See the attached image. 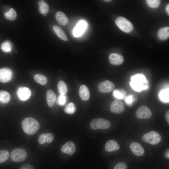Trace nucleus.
Returning a JSON list of instances; mask_svg holds the SVG:
<instances>
[{
  "mask_svg": "<svg viewBox=\"0 0 169 169\" xmlns=\"http://www.w3.org/2000/svg\"><path fill=\"white\" fill-rule=\"evenodd\" d=\"M56 98L54 92L52 90H48L46 93V100L48 106L50 107H53Z\"/></svg>",
  "mask_w": 169,
  "mask_h": 169,
  "instance_id": "nucleus-19",
  "label": "nucleus"
},
{
  "mask_svg": "<svg viewBox=\"0 0 169 169\" xmlns=\"http://www.w3.org/2000/svg\"><path fill=\"white\" fill-rule=\"evenodd\" d=\"M79 94L80 98L84 101H87L90 98L89 90L87 87L85 85L83 84L80 86Z\"/></svg>",
  "mask_w": 169,
  "mask_h": 169,
  "instance_id": "nucleus-17",
  "label": "nucleus"
},
{
  "mask_svg": "<svg viewBox=\"0 0 169 169\" xmlns=\"http://www.w3.org/2000/svg\"><path fill=\"white\" fill-rule=\"evenodd\" d=\"M53 29L54 32L60 38L65 41L68 40L66 35L61 28L57 25H54Z\"/></svg>",
  "mask_w": 169,
  "mask_h": 169,
  "instance_id": "nucleus-22",
  "label": "nucleus"
},
{
  "mask_svg": "<svg viewBox=\"0 0 169 169\" xmlns=\"http://www.w3.org/2000/svg\"><path fill=\"white\" fill-rule=\"evenodd\" d=\"M39 11L42 14L46 15L49 11V7L47 3L44 0H39L38 2Z\"/></svg>",
  "mask_w": 169,
  "mask_h": 169,
  "instance_id": "nucleus-21",
  "label": "nucleus"
},
{
  "mask_svg": "<svg viewBox=\"0 0 169 169\" xmlns=\"http://www.w3.org/2000/svg\"><path fill=\"white\" fill-rule=\"evenodd\" d=\"M55 18L58 23L62 26L66 25L69 22V20L67 16L61 11H58L56 13Z\"/></svg>",
  "mask_w": 169,
  "mask_h": 169,
  "instance_id": "nucleus-18",
  "label": "nucleus"
},
{
  "mask_svg": "<svg viewBox=\"0 0 169 169\" xmlns=\"http://www.w3.org/2000/svg\"><path fill=\"white\" fill-rule=\"evenodd\" d=\"M22 126L24 132L29 135H33L36 133L39 128L38 121L31 117L24 119L22 122Z\"/></svg>",
  "mask_w": 169,
  "mask_h": 169,
  "instance_id": "nucleus-2",
  "label": "nucleus"
},
{
  "mask_svg": "<svg viewBox=\"0 0 169 169\" xmlns=\"http://www.w3.org/2000/svg\"><path fill=\"white\" fill-rule=\"evenodd\" d=\"M166 11L168 14H169V4H168L166 7Z\"/></svg>",
  "mask_w": 169,
  "mask_h": 169,
  "instance_id": "nucleus-40",
  "label": "nucleus"
},
{
  "mask_svg": "<svg viewBox=\"0 0 169 169\" xmlns=\"http://www.w3.org/2000/svg\"><path fill=\"white\" fill-rule=\"evenodd\" d=\"M62 151L69 155L74 154L76 151V146L73 142L69 141L66 142L63 145L61 149Z\"/></svg>",
  "mask_w": 169,
  "mask_h": 169,
  "instance_id": "nucleus-13",
  "label": "nucleus"
},
{
  "mask_svg": "<svg viewBox=\"0 0 169 169\" xmlns=\"http://www.w3.org/2000/svg\"><path fill=\"white\" fill-rule=\"evenodd\" d=\"M109 59L111 64L116 65L121 64L124 60L122 55L116 53L110 54L109 55Z\"/></svg>",
  "mask_w": 169,
  "mask_h": 169,
  "instance_id": "nucleus-15",
  "label": "nucleus"
},
{
  "mask_svg": "<svg viewBox=\"0 0 169 169\" xmlns=\"http://www.w3.org/2000/svg\"><path fill=\"white\" fill-rule=\"evenodd\" d=\"M1 49L5 52H9L12 50V45L9 41H5L3 42L1 45Z\"/></svg>",
  "mask_w": 169,
  "mask_h": 169,
  "instance_id": "nucleus-28",
  "label": "nucleus"
},
{
  "mask_svg": "<svg viewBox=\"0 0 169 169\" xmlns=\"http://www.w3.org/2000/svg\"><path fill=\"white\" fill-rule=\"evenodd\" d=\"M141 139L144 142L155 145L159 143L161 141V136L157 132L152 131L144 134Z\"/></svg>",
  "mask_w": 169,
  "mask_h": 169,
  "instance_id": "nucleus-3",
  "label": "nucleus"
},
{
  "mask_svg": "<svg viewBox=\"0 0 169 169\" xmlns=\"http://www.w3.org/2000/svg\"><path fill=\"white\" fill-rule=\"evenodd\" d=\"M10 99V95L7 91L2 90L0 91V102L2 103H8Z\"/></svg>",
  "mask_w": 169,
  "mask_h": 169,
  "instance_id": "nucleus-24",
  "label": "nucleus"
},
{
  "mask_svg": "<svg viewBox=\"0 0 169 169\" xmlns=\"http://www.w3.org/2000/svg\"><path fill=\"white\" fill-rule=\"evenodd\" d=\"M115 23L117 27L125 33L130 32L133 29V27L132 24L127 19L123 17L117 18Z\"/></svg>",
  "mask_w": 169,
  "mask_h": 169,
  "instance_id": "nucleus-4",
  "label": "nucleus"
},
{
  "mask_svg": "<svg viewBox=\"0 0 169 169\" xmlns=\"http://www.w3.org/2000/svg\"><path fill=\"white\" fill-rule=\"evenodd\" d=\"M58 88L60 95H65L67 92V86L65 82L61 80L59 82Z\"/></svg>",
  "mask_w": 169,
  "mask_h": 169,
  "instance_id": "nucleus-23",
  "label": "nucleus"
},
{
  "mask_svg": "<svg viewBox=\"0 0 169 169\" xmlns=\"http://www.w3.org/2000/svg\"><path fill=\"white\" fill-rule=\"evenodd\" d=\"M136 115L140 119H147L151 117L152 112L148 107L141 105L137 109Z\"/></svg>",
  "mask_w": 169,
  "mask_h": 169,
  "instance_id": "nucleus-7",
  "label": "nucleus"
},
{
  "mask_svg": "<svg viewBox=\"0 0 169 169\" xmlns=\"http://www.w3.org/2000/svg\"><path fill=\"white\" fill-rule=\"evenodd\" d=\"M130 147L133 153L137 156H142L144 154L145 151L143 148L138 142H132L130 145Z\"/></svg>",
  "mask_w": 169,
  "mask_h": 169,
  "instance_id": "nucleus-12",
  "label": "nucleus"
},
{
  "mask_svg": "<svg viewBox=\"0 0 169 169\" xmlns=\"http://www.w3.org/2000/svg\"><path fill=\"white\" fill-rule=\"evenodd\" d=\"M87 26L86 23L84 21H79L74 28L73 33L75 37H79L81 35L85 30Z\"/></svg>",
  "mask_w": 169,
  "mask_h": 169,
  "instance_id": "nucleus-14",
  "label": "nucleus"
},
{
  "mask_svg": "<svg viewBox=\"0 0 169 169\" xmlns=\"http://www.w3.org/2000/svg\"><path fill=\"white\" fill-rule=\"evenodd\" d=\"M104 1H105V2H110L111 1V0H104Z\"/></svg>",
  "mask_w": 169,
  "mask_h": 169,
  "instance_id": "nucleus-41",
  "label": "nucleus"
},
{
  "mask_svg": "<svg viewBox=\"0 0 169 169\" xmlns=\"http://www.w3.org/2000/svg\"><path fill=\"white\" fill-rule=\"evenodd\" d=\"M130 85L135 90L139 92L148 88L147 81L145 76L142 74H138L132 76Z\"/></svg>",
  "mask_w": 169,
  "mask_h": 169,
  "instance_id": "nucleus-1",
  "label": "nucleus"
},
{
  "mask_svg": "<svg viewBox=\"0 0 169 169\" xmlns=\"http://www.w3.org/2000/svg\"><path fill=\"white\" fill-rule=\"evenodd\" d=\"M12 76V71L9 69L4 68L0 69V81L6 83L9 81Z\"/></svg>",
  "mask_w": 169,
  "mask_h": 169,
  "instance_id": "nucleus-11",
  "label": "nucleus"
},
{
  "mask_svg": "<svg viewBox=\"0 0 169 169\" xmlns=\"http://www.w3.org/2000/svg\"><path fill=\"white\" fill-rule=\"evenodd\" d=\"M38 141L39 143L41 145L46 143V134H42L38 137Z\"/></svg>",
  "mask_w": 169,
  "mask_h": 169,
  "instance_id": "nucleus-35",
  "label": "nucleus"
},
{
  "mask_svg": "<svg viewBox=\"0 0 169 169\" xmlns=\"http://www.w3.org/2000/svg\"><path fill=\"white\" fill-rule=\"evenodd\" d=\"M46 143H50L52 142L54 140V135L50 133L46 134Z\"/></svg>",
  "mask_w": 169,
  "mask_h": 169,
  "instance_id": "nucleus-36",
  "label": "nucleus"
},
{
  "mask_svg": "<svg viewBox=\"0 0 169 169\" xmlns=\"http://www.w3.org/2000/svg\"><path fill=\"white\" fill-rule=\"evenodd\" d=\"M158 38L161 40H165L169 37V28L165 27L160 29L158 33Z\"/></svg>",
  "mask_w": 169,
  "mask_h": 169,
  "instance_id": "nucleus-20",
  "label": "nucleus"
},
{
  "mask_svg": "<svg viewBox=\"0 0 169 169\" xmlns=\"http://www.w3.org/2000/svg\"><path fill=\"white\" fill-rule=\"evenodd\" d=\"M20 169H34L33 166L29 164L23 165Z\"/></svg>",
  "mask_w": 169,
  "mask_h": 169,
  "instance_id": "nucleus-37",
  "label": "nucleus"
},
{
  "mask_svg": "<svg viewBox=\"0 0 169 169\" xmlns=\"http://www.w3.org/2000/svg\"><path fill=\"white\" fill-rule=\"evenodd\" d=\"M5 18L9 20L13 21L17 17V13L15 10L11 8L4 14Z\"/></svg>",
  "mask_w": 169,
  "mask_h": 169,
  "instance_id": "nucleus-26",
  "label": "nucleus"
},
{
  "mask_svg": "<svg viewBox=\"0 0 169 169\" xmlns=\"http://www.w3.org/2000/svg\"><path fill=\"white\" fill-rule=\"evenodd\" d=\"M160 97L161 100L165 102L169 101V90L168 89L162 90L160 93Z\"/></svg>",
  "mask_w": 169,
  "mask_h": 169,
  "instance_id": "nucleus-30",
  "label": "nucleus"
},
{
  "mask_svg": "<svg viewBox=\"0 0 169 169\" xmlns=\"http://www.w3.org/2000/svg\"><path fill=\"white\" fill-rule=\"evenodd\" d=\"M9 156V153L6 150H0V163H1L6 161Z\"/></svg>",
  "mask_w": 169,
  "mask_h": 169,
  "instance_id": "nucleus-29",
  "label": "nucleus"
},
{
  "mask_svg": "<svg viewBox=\"0 0 169 169\" xmlns=\"http://www.w3.org/2000/svg\"><path fill=\"white\" fill-rule=\"evenodd\" d=\"M75 106L72 103H69L67 104L64 109L65 112L69 114H74L75 112Z\"/></svg>",
  "mask_w": 169,
  "mask_h": 169,
  "instance_id": "nucleus-27",
  "label": "nucleus"
},
{
  "mask_svg": "<svg viewBox=\"0 0 169 169\" xmlns=\"http://www.w3.org/2000/svg\"><path fill=\"white\" fill-rule=\"evenodd\" d=\"M114 169H127V166L124 162H119L115 165Z\"/></svg>",
  "mask_w": 169,
  "mask_h": 169,
  "instance_id": "nucleus-34",
  "label": "nucleus"
},
{
  "mask_svg": "<svg viewBox=\"0 0 169 169\" xmlns=\"http://www.w3.org/2000/svg\"><path fill=\"white\" fill-rule=\"evenodd\" d=\"M115 87V84L109 80H105L99 84L98 89L100 92L109 93L114 89Z\"/></svg>",
  "mask_w": 169,
  "mask_h": 169,
  "instance_id": "nucleus-8",
  "label": "nucleus"
},
{
  "mask_svg": "<svg viewBox=\"0 0 169 169\" xmlns=\"http://www.w3.org/2000/svg\"><path fill=\"white\" fill-rule=\"evenodd\" d=\"M27 156V154L26 151L20 148L14 149L12 151L11 154V159L16 162L24 161L26 158Z\"/></svg>",
  "mask_w": 169,
  "mask_h": 169,
  "instance_id": "nucleus-6",
  "label": "nucleus"
},
{
  "mask_svg": "<svg viewBox=\"0 0 169 169\" xmlns=\"http://www.w3.org/2000/svg\"><path fill=\"white\" fill-rule=\"evenodd\" d=\"M105 147L106 151L110 152L119 150L120 148V146L116 141L114 140H111L106 142Z\"/></svg>",
  "mask_w": 169,
  "mask_h": 169,
  "instance_id": "nucleus-16",
  "label": "nucleus"
},
{
  "mask_svg": "<svg viewBox=\"0 0 169 169\" xmlns=\"http://www.w3.org/2000/svg\"><path fill=\"white\" fill-rule=\"evenodd\" d=\"M146 1L148 5L153 8L158 7L161 3V1L158 0H147Z\"/></svg>",
  "mask_w": 169,
  "mask_h": 169,
  "instance_id": "nucleus-31",
  "label": "nucleus"
},
{
  "mask_svg": "<svg viewBox=\"0 0 169 169\" xmlns=\"http://www.w3.org/2000/svg\"><path fill=\"white\" fill-rule=\"evenodd\" d=\"M125 105L122 101L118 100H115L111 103L110 110L111 111L116 114L122 113L125 110Z\"/></svg>",
  "mask_w": 169,
  "mask_h": 169,
  "instance_id": "nucleus-9",
  "label": "nucleus"
},
{
  "mask_svg": "<svg viewBox=\"0 0 169 169\" xmlns=\"http://www.w3.org/2000/svg\"><path fill=\"white\" fill-rule=\"evenodd\" d=\"M17 94L19 100L24 101L30 98L31 95V92L30 90L27 87H20L17 90Z\"/></svg>",
  "mask_w": 169,
  "mask_h": 169,
  "instance_id": "nucleus-10",
  "label": "nucleus"
},
{
  "mask_svg": "<svg viewBox=\"0 0 169 169\" xmlns=\"http://www.w3.org/2000/svg\"><path fill=\"white\" fill-rule=\"evenodd\" d=\"M113 94L115 97L118 99H121L124 97V94L123 93L118 90H114Z\"/></svg>",
  "mask_w": 169,
  "mask_h": 169,
  "instance_id": "nucleus-33",
  "label": "nucleus"
},
{
  "mask_svg": "<svg viewBox=\"0 0 169 169\" xmlns=\"http://www.w3.org/2000/svg\"><path fill=\"white\" fill-rule=\"evenodd\" d=\"M67 100V97L65 95H61L59 96L57 102L60 105L63 106L65 105Z\"/></svg>",
  "mask_w": 169,
  "mask_h": 169,
  "instance_id": "nucleus-32",
  "label": "nucleus"
},
{
  "mask_svg": "<svg viewBox=\"0 0 169 169\" xmlns=\"http://www.w3.org/2000/svg\"><path fill=\"white\" fill-rule=\"evenodd\" d=\"M33 78L36 82L42 85H45L47 83V78L42 74H36L34 76Z\"/></svg>",
  "mask_w": 169,
  "mask_h": 169,
  "instance_id": "nucleus-25",
  "label": "nucleus"
},
{
  "mask_svg": "<svg viewBox=\"0 0 169 169\" xmlns=\"http://www.w3.org/2000/svg\"><path fill=\"white\" fill-rule=\"evenodd\" d=\"M165 118L168 123L169 124V110H167L165 114Z\"/></svg>",
  "mask_w": 169,
  "mask_h": 169,
  "instance_id": "nucleus-39",
  "label": "nucleus"
},
{
  "mask_svg": "<svg viewBox=\"0 0 169 169\" xmlns=\"http://www.w3.org/2000/svg\"><path fill=\"white\" fill-rule=\"evenodd\" d=\"M110 126L109 121L103 118H97L92 120L90 124V127L93 130L99 129H107Z\"/></svg>",
  "mask_w": 169,
  "mask_h": 169,
  "instance_id": "nucleus-5",
  "label": "nucleus"
},
{
  "mask_svg": "<svg viewBox=\"0 0 169 169\" xmlns=\"http://www.w3.org/2000/svg\"><path fill=\"white\" fill-rule=\"evenodd\" d=\"M133 97L132 95H130L127 97L125 99V101L127 104H130L133 101Z\"/></svg>",
  "mask_w": 169,
  "mask_h": 169,
  "instance_id": "nucleus-38",
  "label": "nucleus"
}]
</instances>
